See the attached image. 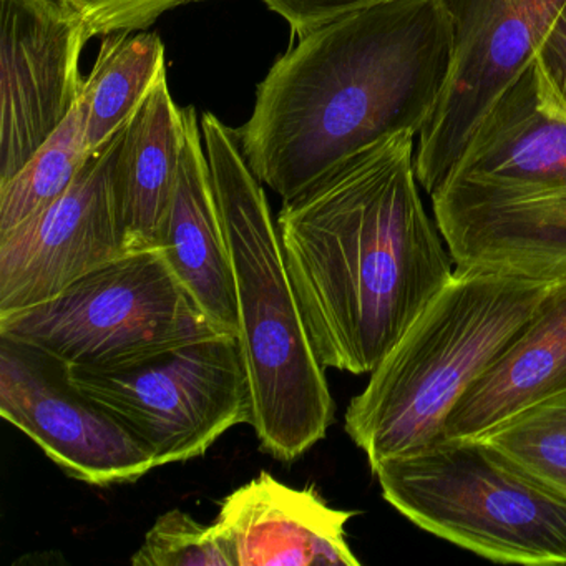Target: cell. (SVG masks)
Masks as SVG:
<instances>
[{
	"instance_id": "1",
	"label": "cell",
	"mask_w": 566,
	"mask_h": 566,
	"mask_svg": "<svg viewBox=\"0 0 566 566\" xmlns=\"http://www.w3.org/2000/svg\"><path fill=\"white\" fill-rule=\"evenodd\" d=\"M413 138L379 142L281 208L284 261L324 367L373 373L455 271L419 195Z\"/></svg>"
},
{
	"instance_id": "2",
	"label": "cell",
	"mask_w": 566,
	"mask_h": 566,
	"mask_svg": "<svg viewBox=\"0 0 566 566\" xmlns=\"http://www.w3.org/2000/svg\"><path fill=\"white\" fill-rule=\"evenodd\" d=\"M440 0H390L297 38L258 85L238 140L284 200L386 138L419 135L452 71Z\"/></svg>"
},
{
	"instance_id": "3",
	"label": "cell",
	"mask_w": 566,
	"mask_h": 566,
	"mask_svg": "<svg viewBox=\"0 0 566 566\" xmlns=\"http://www.w3.org/2000/svg\"><path fill=\"white\" fill-rule=\"evenodd\" d=\"M455 268L566 281V117L535 61L493 102L430 195Z\"/></svg>"
},
{
	"instance_id": "4",
	"label": "cell",
	"mask_w": 566,
	"mask_h": 566,
	"mask_svg": "<svg viewBox=\"0 0 566 566\" xmlns=\"http://www.w3.org/2000/svg\"><path fill=\"white\" fill-rule=\"evenodd\" d=\"M201 134L233 268L237 337L253 399L250 426L264 452L293 462L333 426L326 367L311 343L263 184L237 130L205 112Z\"/></svg>"
},
{
	"instance_id": "5",
	"label": "cell",
	"mask_w": 566,
	"mask_h": 566,
	"mask_svg": "<svg viewBox=\"0 0 566 566\" xmlns=\"http://www.w3.org/2000/svg\"><path fill=\"white\" fill-rule=\"evenodd\" d=\"M552 287L455 268L347 407L344 427L370 469L439 442L457 403L525 329Z\"/></svg>"
},
{
	"instance_id": "6",
	"label": "cell",
	"mask_w": 566,
	"mask_h": 566,
	"mask_svg": "<svg viewBox=\"0 0 566 566\" xmlns=\"http://www.w3.org/2000/svg\"><path fill=\"white\" fill-rule=\"evenodd\" d=\"M419 528L482 558L566 565V495L480 437L440 439L373 470Z\"/></svg>"
},
{
	"instance_id": "7",
	"label": "cell",
	"mask_w": 566,
	"mask_h": 566,
	"mask_svg": "<svg viewBox=\"0 0 566 566\" xmlns=\"http://www.w3.org/2000/svg\"><path fill=\"white\" fill-rule=\"evenodd\" d=\"M213 334L161 248L132 251L45 303L0 316V336L67 366H117Z\"/></svg>"
},
{
	"instance_id": "8",
	"label": "cell",
	"mask_w": 566,
	"mask_h": 566,
	"mask_svg": "<svg viewBox=\"0 0 566 566\" xmlns=\"http://www.w3.org/2000/svg\"><path fill=\"white\" fill-rule=\"evenodd\" d=\"M67 373L81 392L150 450L155 467L203 457L228 430L253 417L234 334H213L117 366H67Z\"/></svg>"
},
{
	"instance_id": "9",
	"label": "cell",
	"mask_w": 566,
	"mask_h": 566,
	"mask_svg": "<svg viewBox=\"0 0 566 566\" xmlns=\"http://www.w3.org/2000/svg\"><path fill=\"white\" fill-rule=\"evenodd\" d=\"M452 28V71L419 134L417 180L432 195L493 102L533 64L566 0H440Z\"/></svg>"
},
{
	"instance_id": "10",
	"label": "cell",
	"mask_w": 566,
	"mask_h": 566,
	"mask_svg": "<svg viewBox=\"0 0 566 566\" xmlns=\"http://www.w3.org/2000/svg\"><path fill=\"white\" fill-rule=\"evenodd\" d=\"M0 416L88 485L137 482L157 469L150 450L72 384L67 364L6 336H0Z\"/></svg>"
},
{
	"instance_id": "11",
	"label": "cell",
	"mask_w": 566,
	"mask_h": 566,
	"mask_svg": "<svg viewBox=\"0 0 566 566\" xmlns=\"http://www.w3.org/2000/svg\"><path fill=\"white\" fill-rule=\"evenodd\" d=\"M124 132L62 197L0 234V316L45 303L128 253L117 198Z\"/></svg>"
},
{
	"instance_id": "12",
	"label": "cell",
	"mask_w": 566,
	"mask_h": 566,
	"mask_svg": "<svg viewBox=\"0 0 566 566\" xmlns=\"http://www.w3.org/2000/svg\"><path fill=\"white\" fill-rule=\"evenodd\" d=\"M84 19L59 0H0V184L81 101Z\"/></svg>"
},
{
	"instance_id": "13",
	"label": "cell",
	"mask_w": 566,
	"mask_h": 566,
	"mask_svg": "<svg viewBox=\"0 0 566 566\" xmlns=\"http://www.w3.org/2000/svg\"><path fill=\"white\" fill-rule=\"evenodd\" d=\"M354 515L327 505L313 486L294 489L261 472L223 500L213 523L234 566H359L346 539Z\"/></svg>"
},
{
	"instance_id": "14",
	"label": "cell",
	"mask_w": 566,
	"mask_h": 566,
	"mask_svg": "<svg viewBox=\"0 0 566 566\" xmlns=\"http://www.w3.org/2000/svg\"><path fill=\"white\" fill-rule=\"evenodd\" d=\"M185 145L160 248L178 280L218 333L238 334V306L230 250L197 108H184Z\"/></svg>"
},
{
	"instance_id": "15",
	"label": "cell",
	"mask_w": 566,
	"mask_h": 566,
	"mask_svg": "<svg viewBox=\"0 0 566 566\" xmlns=\"http://www.w3.org/2000/svg\"><path fill=\"white\" fill-rule=\"evenodd\" d=\"M566 390V281L479 382L462 397L442 439L480 437L520 410Z\"/></svg>"
},
{
	"instance_id": "16",
	"label": "cell",
	"mask_w": 566,
	"mask_h": 566,
	"mask_svg": "<svg viewBox=\"0 0 566 566\" xmlns=\"http://www.w3.org/2000/svg\"><path fill=\"white\" fill-rule=\"evenodd\" d=\"M184 145V108L175 104L165 75L125 128L118 154L117 198L128 253L160 248Z\"/></svg>"
},
{
	"instance_id": "17",
	"label": "cell",
	"mask_w": 566,
	"mask_h": 566,
	"mask_svg": "<svg viewBox=\"0 0 566 566\" xmlns=\"http://www.w3.org/2000/svg\"><path fill=\"white\" fill-rule=\"evenodd\" d=\"M165 75L160 35L147 31L105 35L82 91L87 102L91 157L104 151L127 128Z\"/></svg>"
},
{
	"instance_id": "18",
	"label": "cell",
	"mask_w": 566,
	"mask_h": 566,
	"mask_svg": "<svg viewBox=\"0 0 566 566\" xmlns=\"http://www.w3.org/2000/svg\"><path fill=\"white\" fill-rule=\"evenodd\" d=\"M88 158L87 102L82 94L74 111L28 164L11 180L0 184V234L14 230L62 197Z\"/></svg>"
},
{
	"instance_id": "19",
	"label": "cell",
	"mask_w": 566,
	"mask_h": 566,
	"mask_svg": "<svg viewBox=\"0 0 566 566\" xmlns=\"http://www.w3.org/2000/svg\"><path fill=\"white\" fill-rule=\"evenodd\" d=\"M480 439L566 495V390L520 410Z\"/></svg>"
},
{
	"instance_id": "20",
	"label": "cell",
	"mask_w": 566,
	"mask_h": 566,
	"mask_svg": "<svg viewBox=\"0 0 566 566\" xmlns=\"http://www.w3.org/2000/svg\"><path fill=\"white\" fill-rule=\"evenodd\" d=\"M134 566H234L214 523L203 525L190 513L170 510L155 520L132 556Z\"/></svg>"
},
{
	"instance_id": "21",
	"label": "cell",
	"mask_w": 566,
	"mask_h": 566,
	"mask_svg": "<svg viewBox=\"0 0 566 566\" xmlns=\"http://www.w3.org/2000/svg\"><path fill=\"white\" fill-rule=\"evenodd\" d=\"M77 12L92 38L147 31L161 15L205 0H59Z\"/></svg>"
},
{
	"instance_id": "22",
	"label": "cell",
	"mask_w": 566,
	"mask_h": 566,
	"mask_svg": "<svg viewBox=\"0 0 566 566\" xmlns=\"http://www.w3.org/2000/svg\"><path fill=\"white\" fill-rule=\"evenodd\" d=\"M535 69L543 97L566 117V2L536 51Z\"/></svg>"
},
{
	"instance_id": "23",
	"label": "cell",
	"mask_w": 566,
	"mask_h": 566,
	"mask_svg": "<svg viewBox=\"0 0 566 566\" xmlns=\"http://www.w3.org/2000/svg\"><path fill=\"white\" fill-rule=\"evenodd\" d=\"M270 11L283 18L294 38L307 34L343 15L386 4L390 0H263Z\"/></svg>"
}]
</instances>
